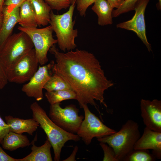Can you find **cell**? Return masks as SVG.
Segmentation results:
<instances>
[{"label":"cell","mask_w":161,"mask_h":161,"mask_svg":"<svg viewBox=\"0 0 161 161\" xmlns=\"http://www.w3.org/2000/svg\"><path fill=\"white\" fill-rule=\"evenodd\" d=\"M49 51L56 60L52 72L61 77L75 92L80 108L90 104L100 113L95 100L107 107L104 101V92L114 83L105 76L100 62L93 54L78 49L61 52L55 44Z\"/></svg>","instance_id":"6da1fadb"},{"label":"cell","mask_w":161,"mask_h":161,"mask_svg":"<svg viewBox=\"0 0 161 161\" xmlns=\"http://www.w3.org/2000/svg\"><path fill=\"white\" fill-rule=\"evenodd\" d=\"M32 118L39 124L50 141L54 153V160L59 161L63 147L69 140L78 141L80 137L77 135L68 132L54 123L47 114L45 110L36 102L30 106Z\"/></svg>","instance_id":"7a4b0ae2"},{"label":"cell","mask_w":161,"mask_h":161,"mask_svg":"<svg viewBox=\"0 0 161 161\" xmlns=\"http://www.w3.org/2000/svg\"><path fill=\"white\" fill-rule=\"evenodd\" d=\"M139 125L129 119L118 131L112 134L97 138L100 142L106 143L114 151L118 161H124L134 150V146L140 137Z\"/></svg>","instance_id":"3957f363"},{"label":"cell","mask_w":161,"mask_h":161,"mask_svg":"<svg viewBox=\"0 0 161 161\" xmlns=\"http://www.w3.org/2000/svg\"><path fill=\"white\" fill-rule=\"evenodd\" d=\"M75 7V4H71L68 10L61 15L55 14L52 10L50 13L49 24L56 34L59 48L64 52L72 50L77 47L75 40L78 31L74 29L75 20L73 19Z\"/></svg>","instance_id":"277c9868"},{"label":"cell","mask_w":161,"mask_h":161,"mask_svg":"<svg viewBox=\"0 0 161 161\" xmlns=\"http://www.w3.org/2000/svg\"><path fill=\"white\" fill-rule=\"evenodd\" d=\"M33 47L31 39L24 32L11 35L0 47V57L6 69Z\"/></svg>","instance_id":"5b68a950"},{"label":"cell","mask_w":161,"mask_h":161,"mask_svg":"<svg viewBox=\"0 0 161 161\" xmlns=\"http://www.w3.org/2000/svg\"><path fill=\"white\" fill-rule=\"evenodd\" d=\"M18 29L26 33L31 39L39 64L43 65L48 61L47 55L50 48L57 43L53 35L50 25L45 27L27 28L19 26Z\"/></svg>","instance_id":"8992f818"},{"label":"cell","mask_w":161,"mask_h":161,"mask_svg":"<svg viewBox=\"0 0 161 161\" xmlns=\"http://www.w3.org/2000/svg\"><path fill=\"white\" fill-rule=\"evenodd\" d=\"M60 103L50 105L49 117L56 125L64 130L73 134L77 133L84 118L79 115V110L71 104L62 108Z\"/></svg>","instance_id":"52a82bcc"},{"label":"cell","mask_w":161,"mask_h":161,"mask_svg":"<svg viewBox=\"0 0 161 161\" xmlns=\"http://www.w3.org/2000/svg\"><path fill=\"white\" fill-rule=\"evenodd\" d=\"M39 64L33 48L6 69L8 82L18 84L28 82L37 70Z\"/></svg>","instance_id":"ba28073f"},{"label":"cell","mask_w":161,"mask_h":161,"mask_svg":"<svg viewBox=\"0 0 161 161\" xmlns=\"http://www.w3.org/2000/svg\"><path fill=\"white\" fill-rule=\"evenodd\" d=\"M82 108L85 116L77 134L86 145L89 144L94 137H103L117 131L104 124L90 111L87 105H83Z\"/></svg>","instance_id":"9c48e42d"},{"label":"cell","mask_w":161,"mask_h":161,"mask_svg":"<svg viewBox=\"0 0 161 161\" xmlns=\"http://www.w3.org/2000/svg\"><path fill=\"white\" fill-rule=\"evenodd\" d=\"M150 0H139L136 3L135 14L132 18L116 25L117 28L131 30L135 32L147 47L148 51L151 50V44L148 42L146 33L145 12Z\"/></svg>","instance_id":"30bf717a"},{"label":"cell","mask_w":161,"mask_h":161,"mask_svg":"<svg viewBox=\"0 0 161 161\" xmlns=\"http://www.w3.org/2000/svg\"><path fill=\"white\" fill-rule=\"evenodd\" d=\"M54 63L53 61H52L47 65L39 66L32 77L23 86L22 91L27 96L33 97L37 101L42 100L43 97V89L51 76L49 71L52 69Z\"/></svg>","instance_id":"8fae6325"},{"label":"cell","mask_w":161,"mask_h":161,"mask_svg":"<svg viewBox=\"0 0 161 161\" xmlns=\"http://www.w3.org/2000/svg\"><path fill=\"white\" fill-rule=\"evenodd\" d=\"M141 115L145 127L161 132V101L142 99L140 102Z\"/></svg>","instance_id":"7c38bea8"},{"label":"cell","mask_w":161,"mask_h":161,"mask_svg":"<svg viewBox=\"0 0 161 161\" xmlns=\"http://www.w3.org/2000/svg\"><path fill=\"white\" fill-rule=\"evenodd\" d=\"M134 150H152V154L156 159L161 158V132L152 130L146 127L135 144Z\"/></svg>","instance_id":"4fadbf2b"},{"label":"cell","mask_w":161,"mask_h":161,"mask_svg":"<svg viewBox=\"0 0 161 161\" xmlns=\"http://www.w3.org/2000/svg\"><path fill=\"white\" fill-rule=\"evenodd\" d=\"M2 13L3 18L0 29V47L12 35L15 26L18 23L19 7L17 6L10 11L4 6Z\"/></svg>","instance_id":"5bb4252c"},{"label":"cell","mask_w":161,"mask_h":161,"mask_svg":"<svg viewBox=\"0 0 161 161\" xmlns=\"http://www.w3.org/2000/svg\"><path fill=\"white\" fill-rule=\"evenodd\" d=\"M5 119L10 131L18 134L26 132L32 135L39 126V123L33 118L24 119L8 115L5 117Z\"/></svg>","instance_id":"9a60e30c"},{"label":"cell","mask_w":161,"mask_h":161,"mask_svg":"<svg viewBox=\"0 0 161 161\" xmlns=\"http://www.w3.org/2000/svg\"><path fill=\"white\" fill-rule=\"evenodd\" d=\"M52 147L47 137L43 145L38 147L34 144L31 147L30 153L23 158L18 159V161H52L50 150Z\"/></svg>","instance_id":"2e32d148"},{"label":"cell","mask_w":161,"mask_h":161,"mask_svg":"<svg viewBox=\"0 0 161 161\" xmlns=\"http://www.w3.org/2000/svg\"><path fill=\"white\" fill-rule=\"evenodd\" d=\"M92 7V11L98 16V24L103 26L112 24L113 8L107 0H96Z\"/></svg>","instance_id":"e0dca14e"},{"label":"cell","mask_w":161,"mask_h":161,"mask_svg":"<svg viewBox=\"0 0 161 161\" xmlns=\"http://www.w3.org/2000/svg\"><path fill=\"white\" fill-rule=\"evenodd\" d=\"M19 20L18 23L25 28L37 27L35 10L30 0H26L19 6Z\"/></svg>","instance_id":"ac0fdd59"},{"label":"cell","mask_w":161,"mask_h":161,"mask_svg":"<svg viewBox=\"0 0 161 161\" xmlns=\"http://www.w3.org/2000/svg\"><path fill=\"white\" fill-rule=\"evenodd\" d=\"M30 144L26 135L10 131L4 137L1 144L4 149L13 151L29 146Z\"/></svg>","instance_id":"d6986e66"},{"label":"cell","mask_w":161,"mask_h":161,"mask_svg":"<svg viewBox=\"0 0 161 161\" xmlns=\"http://www.w3.org/2000/svg\"><path fill=\"white\" fill-rule=\"evenodd\" d=\"M32 4L38 26H45L49 23L52 10L44 0H30Z\"/></svg>","instance_id":"ffe728a7"},{"label":"cell","mask_w":161,"mask_h":161,"mask_svg":"<svg viewBox=\"0 0 161 161\" xmlns=\"http://www.w3.org/2000/svg\"><path fill=\"white\" fill-rule=\"evenodd\" d=\"M45 96L51 105L60 103L61 101L69 99H76L75 92L72 89H67L47 92Z\"/></svg>","instance_id":"44dd1931"},{"label":"cell","mask_w":161,"mask_h":161,"mask_svg":"<svg viewBox=\"0 0 161 161\" xmlns=\"http://www.w3.org/2000/svg\"><path fill=\"white\" fill-rule=\"evenodd\" d=\"M44 89L47 92L72 89L69 85L61 77L55 74L51 76L44 85Z\"/></svg>","instance_id":"7402d4cb"},{"label":"cell","mask_w":161,"mask_h":161,"mask_svg":"<svg viewBox=\"0 0 161 161\" xmlns=\"http://www.w3.org/2000/svg\"><path fill=\"white\" fill-rule=\"evenodd\" d=\"M156 159L148 150L134 149L123 161H154Z\"/></svg>","instance_id":"603a6c76"},{"label":"cell","mask_w":161,"mask_h":161,"mask_svg":"<svg viewBox=\"0 0 161 161\" xmlns=\"http://www.w3.org/2000/svg\"><path fill=\"white\" fill-rule=\"evenodd\" d=\"M139 0H125L118 8L113 10L112 17H116L120 15L134 10L135 5Z\"/></svg>","instance_id":"cb8c5ba5"},{"label":"cell","mask_w":161,"mask_h":161,"mask_svg":"<svg viewBox=\"0 0 161 161\" xmlns=\"http://www.w3.org/2000/svg\"><path fill=\"white\" fill-rule=\"evenodd\" d=\"M50 6L52 10L60 11L69 7L71 3L69 0H44Z\"/></svg>","instance_id":"d4e9b609"},{"label":"cell","mask_w":161,"mask_h":161,"mask_svg":"<svg viewBox=\"0 0 161 161\" xmlns=\"http://www.w3.org/2000/svg\"><path fill=\"white\" fill-rule=\"evenodd\" d=\"M100 145L103 152V161H118L116 158L115 152L113 148L106 143L100 142Z\"/></svg>","instance_id":"484cf974"},{"label":"cell","mask_w":161,"mask_h":161,"mask_svg":"<svg viewBox=\"0 0 161 161\" xmlns=\"http://www.w3.org/2000/svg\"><path fill=\"white\" fill-rule=\"evenodd\" d=\"M96 0H77L76 2L77 9L80 16H85L88 8Z\"/></svg>","instance_id":"4316f807"},{"label":"cell","mask_w":161,"mask_h":161,"mask_svg":"<svg viewBox=\"0 0 161 161\" xmlns=\"http://www.w3.org/2000/svg\"><path fill=\"white\" fill-rule=\"evenodd\" d=\"M8 82L6 69L0 57V89H3Z\"/></svg>","instance_id":"83f0119b"},{"label":"cell","mask_w":161,"mask_h":161,"mask_svg":"<svg viewBox=\"0 0 161 161\" xmlns=\"http://www.w3.org/2000/svg\"><path fill=\"white\" fill-rule=\"evenodd\" d=\"M10 131L8 125L0 116V144H1L3 139Z\"/></svg>","instance_id":"f1b7e54d"},{"label":"cell","mask_w":161,"mask_h":161,"mask_svg":"<svg viewBox=\"0 0 161 161\" xmlns=\"http://www.w3.org/2000/svg\"><path fill=\"white\" fill-rule=\"evenodd\" d=\"M27 0H6L4 4L7 10L11 11L16 7L19 6L24 2Z\"/></svg>","instance_id":"f546056e"},{"label":"cell","mask_w":161,"mask_h":161,"mask_svg":"<svg viewBox=\"0 0 161 161\" xmlns=\"http://www.w3.org/2000/svg\"><path fill=\"white\" fill-rule=\"evenodd\" d=\"M18 159L13 158L7 154L0 146V161H18Z\"/></svg>","instance_id":"4dcf8cb0"},{"label":"cell","mask_w":161,"mask_h":161,"mask_svg":"<svg viewBox=\"0 0 161 161\" xmlns=\"http://www.w3.org/2000/svg\"><path fill=\"white\" fill-rule=\"evenodd\" d=\"M125 0H107L110 5L114 8H119Z\"/></svg>","instance_id":"1f68e13d"},{"label":"cell","mask_w":161,"mask_h":161,"mask_svg":"<svg viewBox=\"0 0 161 161\" xmlns=\"http://www.w3.org/2000/svg\"><path fill=\"white\" fill-rule=\"evenodd\" d=\"M5 0H0V12H2Z\"/></svg>","instance_id":"d6a6232c"},{"label":"cell","mask_w":161,"mask_h":161,"mask_svg":"<svg viewBox=\"0 0 161 161\" xmlns=\"http://www.w3.org/2000/svg\"><path fill=\"white\" fill-rule=\"evenodd\" d=\"M3 18V15L2 12H0V29L1 26Z\"/></svg>","instance_id":"836d02e7"},{"label":"cell","mask_w":161,"mask_h":161,"mask_svg":"<svg viewBox=\"0 0 161 161\" xmlns=\"http://www.w3.org/2000/svg\"><path fill=\"white\" fill-rule=\"evenodd\" d=\"M159 2L157 4V8H159V10H161V0H158Z\"/></svg>","instance_id":"e575fe53"},{"label":"cell","mask_w":161,"mask_h":161,"mask_svg":"<svg viewBox=\"0 0 161 161\" xmlns=\"http://www.w3.org/2000/svg\"><path fill=\"white\" fill-rule=\"evenodd\" d=\"M69 1L70 2L71 4H75L77 0H69Z\"/></svg>","instance_id":"d590c367"}]
</instances>
